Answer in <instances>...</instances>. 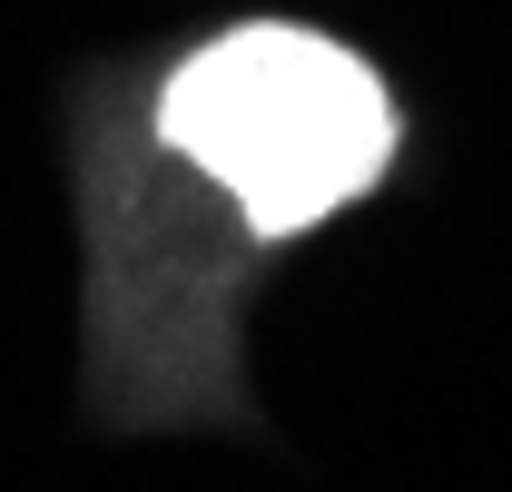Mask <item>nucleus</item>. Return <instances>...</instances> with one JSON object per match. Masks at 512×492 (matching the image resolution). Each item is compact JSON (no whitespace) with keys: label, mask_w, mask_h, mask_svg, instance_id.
<instances>
[{"label":"nucleus","mask_w":512,"mask_h":492,"mask_svg":"<svg viewBox=\"0 0 512 492\" xmlns=\"http://www.w3.org/2000/svg\"><path fill=\"white\" fill-rule=\"evenodd\" d=\"M148 148L217 187L247 246L316 237L404 168V99L355 40L316 20H227L148 89Z\"/></svg>","instance_id":"nucleus-1"}]
</instances>
